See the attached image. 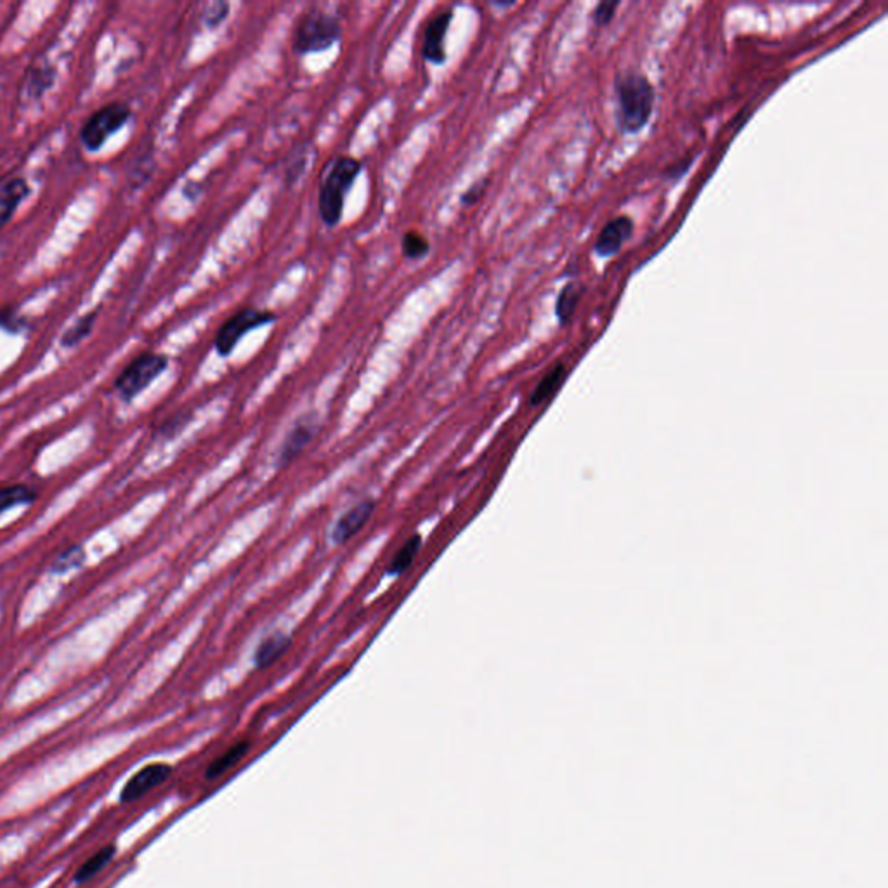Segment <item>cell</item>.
I'll list each match as a JSON object with an SVG mask.
<instances>
[{
	"label": "cell",
	"instance_id": "1",
	"mask_svg": "<svg viewBox=\"0 0 888 888\" xmlns=\"http://www.w3.org/2000/svg\"><path fill=\"white\" fill-rule=\"evenodd\" d=\"M616 94V125L625 134H635L646 127L653 117L656 92L647 77L642 73L630 72L621 75L614 85Z\"/></svg>",
	"mask_w": 888,
	"mask_h": 888
},
{
	"label": "cell",
	"instance_id": "2",
	"mask_svg": "<svg viewBox=\"0 0 888 888\" xmlns=\"http://www.w3.org/2000/svg\"><path fill=\"white\" fill-rule=\"evenodd\" d=\"M361 169L363 165L360 160L353 157H339L333 160L327 176L323 177L318 196V210L321 221L325 222L328 228H335L342 219L347 195L360 176Z\"/></svg>",
	"mask_w": 888,
	"mask_h": 888
},
{
	"label": "cell",
	"instance_id": "3",
	"mask_svg": "<svg viewBox=\"0 0 888 888\" xmlns=\"http://www.w3.org/2000/svg\"><path fill=\"white\" fill-rule=\"evenodd\" d=\"M342 35V27H340L339 16L313 9L309 13L304 14L294 32V49L295 53H323L340 39Z\"/></svg>",
	"mask_w": 888,
	"mask_h": 888
},
{
	"label": "cell",
	"instance_id": "4",
	"mask_svg": "<svg viewBox=\"0 0 888 888\" xmlns=\"http://www.w3.org/2000/svg\"><path fill=\"white\" fill-rule=\"evenodd\" d=\"M169 366V358L164 354L143 353L125 366L115 380V389L125 401L139 396L146 387L151 386Z\"/></svg>",
	"mask_w": 888,
	"mask_h": 888
},
{
	"label": "cell",
	"instance_id": "5",
	"mask_svg": "<svg viewBox=\"0 0 888 888\" xmlns=\"http://www.w3.org/2000/svg\"><path fill=\"white\" fill-rule=\"evenodd\" d=\"M275 321L276 316L271 311H262V309H255V307H243L238 313L229 316L228 320L224 321V325L219 328V332L216 333L214 347H216L217 354L222 356V358H226V356L235 351L238 342L247 333L252 332L255 328L266 327V325L275 323Z\"/></svg>",
	"mask_w": 888,
	"mask_h": 888
},
{
	"label": "cell",
	"instance_id": "6",
	"mask_svg": "<svg viewBox=\"0 0 888 888\" xmlns=\"http://www.w3.org/2000/svg\"><path fill=\"white\" fill-rule=\"evenodd\" d=\"M132 111L125 103H110L99 108L80 132V138L89 151H98L108 141L111 134L120 131L129 120Z\"/></svg>",
	"mask_w": 888,
	"mask_h": 888
},
{
	"label": "cell",
	"instance_id": "7",
	"mask_svg": "<svg viewBox=\"0 0 888 888\" xmlns=\"http://www.w3.org/2000/svg\"><path fill=\"white\" fill-rule=\"evenodd\" d=\"M453 20V9H446L436 14L424 30L422 56L432 65H443L446 61V35Z\"/></svg>",
	"mask_w": 888,
	"mask_h": 888
},
{
	"label": "cell",
	"instance_id": "8",
	"mask_svg": "<svg viewBox=\"0 0 888 888\" xmlns=\"http://www.w3.org/2000/svg\"><path fill=\"white\" fill-rule=\"evenodd\" d=\"M172 774V767L167 764H150L143 767L141 771L136 772L134 776L127 781V784L120 795V802L124 804H132L139 798L144 797L146 793L158 788L160 784H164Z\"/></svg>",
	"mask_w": 888,
	"mask_h": 888
},
{
	"label": "cell",
	"instance_id": "9",
	"mask_svg": "<svg viewBox=\"0 0 888 888\" xmlns=\"http://www.w3.org/2000/svg\"><path fill=\"white\" fill-rule=\"evenodd\" d=\"M635 224L628 216L614 217L609 221L594 243V252L599 257H613L618 254L623 245L634 235Z\"/></svg>",
	"mask_w": 888,
	"mask_h": 888
},
{
	"label": "cell",
	"instance_id": "10",
	"mask_svg": "<svg viewBox=\"0 0 888 888\" xmlns=\"http://www.w3.org/2000/svg\"><path fill=\"white\" fill-rule=\"evenodd\" d=\"M316 431H318V422L314 420V417L307 415V417L301 418L294 425V429L288 432L287 438L281 444L280 453H278V467H288L292 464L295 458L299 457L313 441Z\"/></svg>",
	"mask_w": 888,
	"mask_h": 888
},
{
	"label": "cell",
	"instance_id": "11",
	"mask_svg": "<svg viewBox=\"0 0 888 888\" xmlns=\"http://www.w3.org/2000/svg\"><path fill=\"white\" fill-rule=\"evenodd\" d=\"M375 510V502L373 500H365V502L354 505L353 509L347 510L344 516L340 517L337 524L333 526L332 538L337 545H344L351 538L358 535L361 529L365 528L366 523L370 521Z\"/></svg>",
	"mask_w": 888,
	"mask_h": 888
},
{
	"label": "cell",
	"instance_id": "12",
	"mask_svg": "<svg viewBox=\"0 0 888 888\" xmlns=\"http://www.w3.org/2000/svg\"><path fill=\"white\" fill-rule=\"evenodd\" d=\"M28 193H30V186L21 177L9 179L6 183L0 184V228H4L7 222L11 221L14 212L27 198Z\"/></svg>",
	"mask_w": 888,
	"mask_h": 888
},
{
	"label": "cell",
	"instance_id": "13",
	"mask_svg": "<svg viewBox=\"0 0 888 888\" xmlns=\"http://www.w3.org/2000/svg\"><path fill=\"white\" fill-rule=\"evenodd\" d=\"M290 644H292V639L288 635L281 634V632L269 635V637L262 640L259 647H257V651H255V666L259 670H264V668L275 665L276 661L280 660L281 656L287 653Z\"/></svg>",
	"mask_w": 888,
	"mask_h": 888
},
{
	"label": "cell",
	"instance_id": "14",
	"mask_svg": "<svg viewBox=\"0 0 888 888\" xmlns=\"http://www.w3.org/2000/svg\"><path fill=\"white\" fill-rule=\"evenodd\" d=\"M583 292H585V287L578 281H569L562 287L557 302H555V316L562 327H566L569 321L573 320L576 309L582 301Z\"/></svg>",
	"mask_w": 888,
	"mask_h": 888
},
{
	"label": "cell",
	"instance_id": "15",
	"mask_svg": "<svg viewBox=\"0 0 888 888\" xmlns=\"http://www.w3.org/2000/svg\"><path fill=\"white\" fill-rule=\"evenodd\" d=\"M249 751V741H240V743L231 746V748H228V750L222 753L221 757L216 758V760L210 764L209 769L205 772V779H207V781H217V779H221L224 774H228L231 769H235L236 765L242 762L243 757H245Z\"/></svg>",
	"mask_w": 888,
	"mask_h": 888
},
{
	"label": "cell",
	"instance_id": "16",
	"mask_svg": "<svg viewBox=\"0 0 888 888\" xmlns=\"http://www.w3.org/2000/svg\"><path fill=\"white\" fill-rule=\"evenodd\" d=\"M420 547H422V536H410V538L406 540L405 545L399 549L398 554L392 557L391 564H389V568H387V573L392 576H399L406 573V571L410 569V566H412L413 561H415L418 552H420Z\"/></svg>",
	"mask_w": 888,
	"mask_h": 888
},
{
	"label": "cell",
	"instance_id": "17",
	"mask_svg": "<svg viewBox=\"0 0 888 888\" xmlns=\"http://www.w3.org/2000/svg\"><path fill=\"white\" fill-rule=\"evenodd\" d=\"M566 379V366L557 365L552 368L536 386L535 391L531 394V405H542L547 399L554 396L555 391L561 387L562 380Z\"/></svg>",
	"mask_w": 888,
	"mask_h": 888
},
{
	"label": "cell",
	"instance_id": "18",
	"mask_svg": "<svg viewBox=\"0 0 888 888\" xmlns=\"http://www.w3.org/2000/svg\"><path fill=\"white\" fill-rule=\"evenodd\" d=\"M115 852H117L115 845H108L105 849L96 852L91 859H87V861L77 869V873H75V882H87V880H91V878H94L98 873H101V871L110 864L111 859L115 857Z\"/></svg>",
	"mask_w": 888,
	"mask_h": 888
},
{
	"label": "cell",
	"instance_id": "19",
	"mask_svg": "<svg viewBox=\"0 0 888 888\" xmlns=\"http://www.w3.org/2000/svg\"><path fill=\"white\" fill-rule=\"evenodd\" d=\"M37 498V493L28 488L27 484H9L0 488V514H4L6 510L18 507V505H27Z\"/></svg>",
	"mask_w": 888,
	"mask_h": 888
},
{
	"label": "cell",
	"instance_id": "20",
	"mask_svg": "<svg viewBox=\"0 0 888 888\" xmlns=\"http://www.w3.org/2000/svg\"><path fill=\"white\" fill-rule=\"evenodd\" d=\"M401 249H403V254L408 259L420 261V259H424L425 255L431 252V243L422 233L408 231L403 236V240H401Z\"/></svg>",
	"mask_w": 888,
	"mask_h": 888
},
{
	"label": "cell",
	"instance_id": "21",
	"mask_svg": "<svg viewBox=\"0 0 888 888\" xmlns=\"http://www.w3.org/2000/svg\"><path fill=\"white\" fill-rule=\"evenodd\" d=\"M96 316L98 313L96 311H92V313L87 314L84 318H80L73 327L68 328L66 330L65 335H63V339H61V344L65 347H73L80 344L82 340L92 332V328H94V323H96Z\"/></svg>",
	"mask_w": 888,
	"mask_h": 888
},
{
	"label": "cell",
	"instance_id": "22",
	"mask_svg": "<svg viewBox=\"0 0 888 888\" xmlns=\"http://www.w3.org/2000/svg\"><path fill=\"white\" fill-rule=\"evenodd\" d=\"M84 561L85 552L82 550V547H70V549L61 552V554L56 557V561H54L53 564V571L54 573L63 575V573L70 571V569L79 568Z\"/></svg>",
	"mask_w": 888,
	"mask_h": 888
},
{
	"label": "cell",
	"instance_id": "23",
	"mask_svg": "<svg viewBox=\"0 0 888 888\" xmlns=\"http://www.w3.org/2000/svg\"><path fill=\"white\" fill-rule=\"evenodd\" d=\"M228 2H212L203 9V23L209 28H217L229 16Z\"/></svg>",
	"mask_w": 888,
	"mask_h": 888
},
{
	"label": "cell",
	"instance_id": "24",
	"mask_svg": "<svg viewBox=\"0 0 888 888\" xmlns=\"http://www.w3.org/2000/svg\"><path fill=\"white\" fill-rule=\"evenodd\" d=\"M618 7H620V2H601V4H597L594 13H592V21H594L595 27L602 28L609 25L613 21Z\"/></svg>",
	"mask_w": 888,
	"mask_h": 888
},
{
	"label": "cell",
	"instance_id": "25",
	"mask_svg": "<svg viewBox=\"0 0 888 888\" xmlns=\"http://www.w3.org/2000/svg\"><path fill=\"white\" fill-rule=\"evenodd\" d=\"M25 327V320L18 316V313L14 311V309H6V311H0V328H4L7 332H20L21 328Z\"/></svg>",
	"mask_w": 888,
	"mask_h": 888
},
{
	"label": "cell",
	"instance_id": "26",
	"mask_svg": "<svg viewBox=\"0 0 888 888\" xmlns=\"http://www.w3.org/2000/svg\"><path fill=\"white\" fill-rule=\"evenodd\" d=\"M186 424H188V417L177 415V417L172 418L169 422H165L164 427H162V434L172 438V436H176L177 432L181 431Z\"/></svg>",
	"mask_w": 888,
	"mask_h": 888
},
{
	"label": "cell",
	"instance_id": "27",
	"mask_svg": "<svg viewBox=\"0 0 888 888\" xmlns=\"http://www.w3.org/2000/svg\"><path fill=\"white\" fill-rule=\"evenodd\" d=\"M486 186H488V181H484V183L481 184H474L471 190L467 191V193H464V196H462V202H464L465 205H474V203H476L477 200L481 198V195H483V191Z\"/></svg>",
	"mask_w": 888,
	"mask_h": 888
}]
</instances>
